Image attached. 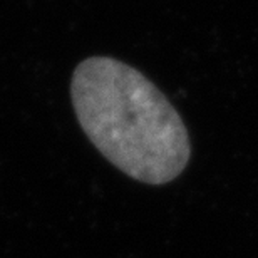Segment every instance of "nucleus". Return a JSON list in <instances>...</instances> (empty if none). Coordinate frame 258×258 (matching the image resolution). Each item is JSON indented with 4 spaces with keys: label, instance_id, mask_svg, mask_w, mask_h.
Instances as JSON below:
<instances>
[{
    "label": "nucleus",
    "instance_id": "1",
    "mask_svg": "<svg viewBox=\"0 0 258 258\" xmlns=\"http://www.w3.org/2000/svg\"><path fill=\"white\" fill-rule=\"evenodd\" d=\"M71 99L87 139L129 178L159 186L188 166L191 143L181 116L133 66L106 55L82 60Z\"/></svg>",
    "mask_w": 258,
    "mask_h": 258
}]
</instances>
